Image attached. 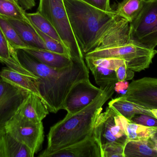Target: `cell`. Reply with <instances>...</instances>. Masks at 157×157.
<instances>
[{
	"label": "cell",
	"mask_w": 157,
	"mask_h": 157,
	"mask_svg": "<svg viewBox=\"0 0 157 157\" xmlns=\"http://www.w3.org/2000/svg\"><path fill=\"white\" fill-rule=\"evenodd\" d=\"M32 25L37 33L39 35L40 37L44 42L47 50L66 55L71 58V54L69 50L62 42L58 41L53 39V38L44 34L36 28L33 24Z\"/></svg>",
	"instance_id": "83f0119b"
},
{
	"label": "cell",
	"mask_w": 157,
	"mask_h": 157,
	"mask_svg": "<svg viewBox=\"0 0 157 157\" xmlns=\"http://www.w3.org/2000/svg\"><path fill=\"white\" fill-rule=\"evenodd\" d=\"M0 16L6 19L29 22L25 11L18 3L9 0H0Z\"/></svg>",
	"instance_id": "484cf974"
},
{
	"label": "cell",
	"mask_w": 157,
	"mask_h": 157,
	"mask_svg": "<svg viewBox=\"0 0 157 157\" xmlns=\"http://www.w3.org/2000/svg\"><path fill=\"white\" fill-rule=\"evenodd\" d=\"M151 139H152L153 142H154V143H155V148L157 152V141L153 138H151Z\"/></svg>",
	"instance_id": "74e56055"
},
{
	"label": "cell",
	"mask_w": 157,
	"mask_h": 157,
	"mask_svg": "<svg viewBox=\"0 0 157 157\" xmlns=\"http://www.w3.org/2000/svg\"><path fill=\"white\" fill-rule=\"evenodd\" d=\"M92 6L104 11H112L110 5V0H82Z\"/></svg>",
	"instance_id": "d6a6232c"
},
{
	"label": "cell",
	"mask_w": 157,
	"mask_h": 157,
	"mask_svg": "<svg viewBox=\"0 0 157 157\" xmlns=\"http://www.w3.org/2000/svg\"><path fill=\"white\" fill-rule=\"evenodd\" d=\"M0 62L5 64L7 67L20 73L38 78L27 70L20 64L16 49L8 42L0 27Z\"/></svg>",
	"instance_id": "e0dca14e"
},
{
	"label": "cell",
	"mask_w": 157,
	"mask_h": 157,
	"mask_svg": "<svg viewBox=\"0 0 157 157\" xmlns=\"http://www.w3.org/2000/svg\"><path fill=\"white\" fill-rule=\"evenodd\" d=\"M38 12L51 23L70 52L71 58L76 61L85 60L69 21L63 0H39Z\"/></svg>",
	"instance_id": "277c9868"
},
{
	"label": "cell",
	"mask_w": 157,
	"mask_h": 157,
	"mask_svg": "<svg viewBox=\"0 0 157 157\" xmlns=\"http://www.w3.org/2000/svg\"><path fill=\"white\" fill-rule=\"evenodd\" d=\"M86 64H90L96 66L115 71L121 65L126 64L122 59L116 58H85ZM126 65V64H125Z\"/></svg>",
	"instance_id": "f1b7e54d"
},
{
	"label": "cell",
	"mask_w": 157,
	"mask_h": 157,
	"mask_svg": "<svg viewBox=\"0 0 157 157\" xmlns=\"http://www.w3.org/2000/svg\"><path fill=\"white\" fill-rule=\"evenodd\" d=\"M152 138H154V139H155L157 141V131L155 133L154 135V136L152 137Z\"/></svg>",
	"instance_id": "f35d334b"
},
{
	"label": "cell",
	"mask_w": 157,
	"mask_h": 157,
	"mask_svg": "<svg viewBox=\"0 0 157 157\" xmlns=\"http://www.w3.org/2000/svg\"><path fill=\"white\" fill-rule=\"evenodd\" d=\"M0 27L10 45L15 49L29 48L7 19L0 16Z\"/></svg>",
	"instance_id": "4316f807"
},
{
	"label": "cell",
	"mask_w": 157,
	"mask_h": 157,
	"mask_svg": "<svg viewBox=\"0 0 157 157\" xmlns=\"http://www.w3.org/2000/svg\"><path fill=\"white\" fill-rule=\"evenodd\" d=\"M23 67L36 76L39 90L50 112L63 109L66 97L74 86L89 79V70L85 61H76L63 69H55L40 62L22 49H16Z\"/></svg>",
	"instance_id": "6da1fadb"
},
{
	"label": "cell",
	"mask_w": 157,
	"mask_h": 157,
	"mask_svg": "<svg viewBox=\"0 0 157 157\" xmlns=\"http://www.w3.org/2000/svg\"><path fill=\"white\" fill-rule=\"evenodd\" d=\"M26 15L29 21L40 31L63 43L60 37L54 27L40 13L37 11L34 13H26Z\"/></svg>",
	"instance_id": "d4e9b609"
},
{
	"label": "cell",
	"mask_w": 157,
	"mask_h": 157,
	"mask_svg": "<svg viewBox=\"0 0 157 157\" xmlns=\"http://www.w3.org/2000/svg\"><path fill=\"white\" fill-rule=\"evenodd\" d=\"M93 131L101 146L111 143L124 146L127 141L121 115L109 106L99 114Z\"/></svg>",
	"instance_id": "52a82bcc"
},
{
	"label": "cell",
	"mask_w": 157,
	"mask_h": 157,
	"mask_svg": "<svg viewBox=\"0 0 157 157\" xmlns=\"http://www.w3.org/2000/svg\"><path fill=\"white\" fill-rule=\"evenodd\" d=\"M131 43L150 50L157 46V0H146L137 17L130 23Z\"/></svg>",
	"instance_id": "8992f818"
},
{
	"label": "cell",
	"mask_w": 157,
	"mask_h": 157,
	"mask_svg": "<svg viewBox=\"0 0 157 157\" xmlns=\"http://www.w3.org/2000/svg\"><path fill=\"white\" fill-rule=\"evenodd\" d=\"M124 157H157L155 143L147 140H127L124 147Z\"/></svg>",
	"instance_id": "ffe728a7"
},
{
	"label": "cell",
	"mask_w": 157,
	"mask_h": 157,
	"mask_svg": "<svg viewBox=\"0 0 157 157\" xmlns=\"http://www.w3.org/2000/svg\"><path fill=\"white\" fill-rule=\"evenodd\" d=\"M115 83L106 87L91 103L81 110L68 114L51 127L47 138V148L38 156L50 157L52 155L86 138L92 133L102 107L112 96Z\"/></svg>",
	"instance_id": "7a4b0ae2"
},
{
	"label": "cell",
	"mask_w": 157,
	"mask_h": 157,
	"mask_svg": "<svg viewBox=\"0 0 157 157\" xmlns=\"http://www.w3.org/2000/svg\"><path fill=\"white\" fill-rule=\"evenodd\" d=\"M122 98L148 109H157V78L144 77L133 80Z\"/></svg>",
	"instance_id": "9c48e42d"
},
{
	"label": "cell",
	"mask_w": 157,
	"mask_h": 157,
	"mask_svg": "<svg viewBox=\"0 0 157 157\" xmlns=\"http://www.w3.org/2000/svg\"><path fill=\"white\" fill-rule=\"evenodd\" d=\"M49 111L40 98L29 93L23 100L13 118L29 123H39L49 113Z\"/></svg>",
	"instance_id": "4fadbf2b"
},
{
	"label": "cell",
	"mask_w": 157,
	"mask_h": 157,
	"mask_svg": "<svg viewBox=\"0 0 157 157\" xmlns=\"http://www.w3.org/2000/svg\"><path fill=\"white\" fill-rule=\"evenodd\" d=\"M0 77L19 89L37 95L42 100L37 78L15 72L7 67L2 68L0 72Z\"/></svg>",
	"instance_id": "9a60e30c"
},
{
	"label": "cell",
	"mask_w": 157,
	"mask_h": 157,
	"mask_svg": "<svg viewBox=\"0 0 157 157\" xmlns=\"http://www.w3.org/2000/svg\"><path fill=\"white\" fill-rule=\"evenodd\" d=\"M131 121L136 124L143 126L157 128V119L150 115L137 114L131 120Z\"/></svg>",
	"instance_id": "4dcf8cb0"
},
{
	"label": "cell",
	"mask_w": 157,
	"mask_h": 157,
	"mask_svg": "<svg viewBox=\"0 0 157 157\" xmlns=\"http://www.w3.org/2000/svg\"><path fill=\"white\" fill-rule=\"evenodd\" d=\"M29 93L0 79V127H4L13 118Z\"/></svg>",
	"instance_id": "30bf717a"
},
{
	"label": "cell",
	"mask_w": 157,
	"mask_h": 157,
	"mask_svg": "<svg viewBox=\"0 0 157 157\" xmlns=\"http://www.w3.org/2000/svg\"><path fill=\"white\" fill-rule=\"evenodd\" d=\"M19 5L25 10H31L36 6L35 0H17Z\"/></svg>",
	"instance_id": "e575fe53"
},
{
	"label": "cell",
	"mask_w": 157,
	"mask_h": 157,
	"mask_svg": "<svg viewBox=\"0 0 157 157\" xmlns=\"http://www.w3.org/2000/svg\"><path fill=\"white\" fill-rule=\"evenodd\" d=\"M34 155L25 145L6 132L0 141V157H33Z\"/></svg>",
	"instance_id": "d6986e66"
},
{
	"label": "cell",
	"mask_w": 157,
	"mask_h": 157,
	"mask_svg": "<svg viewBox=\"0 0 157 157\" xmlns=\"http://www.w3.org/2000/svg\"><path fill=\"white\" fill-rule=\"evenodd\" d=\"M146 0H123L115 10L118 16L132 23L140 14Z\"/></svg>",
	"instance_id": "603a6c76"
},
{
	"label": "cell",
	"mask_w": 157,
	"mask_h": 157,
	"mask_svg": "<svg viewBox=\"0 0 157 157\" xmlns=\"http://www.w3.org/2000/svg\"><path fill=\"white\" fill-rule=\"evenodd\" d=\"M40 62L55 69H63L73 62L71 57L47 50L27 48L22 49Z\"/></svg>",
	"instance_id": "ac0fdd59"
},
{
	"label": "cell",
	"mask_w": 157,
	"mask_h": 157,
	"mask_svg": "<svg viewBox=\"0 0 157 157\" xmlns=\"http://www.w3.org/2000/svg\"><path fill=\"white\" fill-rule=\"evenodd\" d=\"M103 90L92 84L89 79L80 81L68 94L63 110L68 114L75 113L91 103Z\"/></svg>",
	"instance_id": "8fae6325"
},
{
	"label": "cell",
	"mask_w": 157,
	"mask_h": 157,
	"mask_svg": "<svg viewBox=\"0 0 157 157\" xmlns=\"http://www.w3.org/2000/svg\"><path fill=\"white\" fill-rule=\"evenodd\" d=\"M129 83L127 81H118L115 83L114 91L121 96L125 95L129 86Z\"/></svg>",
	"instance_id": "836d02e7"
},
{
	"label": "cell",
	"mask_w": 157,
	"mask_h": 157,
	"mask_svg": "<svg viewBox=\"0 0 157 157\" xmlns=\"http://www.w3.org/2000/svg\"><path fill=\"white\" fill-rule=\"evenodd\" d=\"M130 30V22L117 15L104 29L96 49L121 46L131 43Z\"/></svg>",
	"instance_id": "7c38bea8"
},
{
	"label": "cell",
	"mask_w": 157,
	"mask_h": 157,
	"mask_svg": "<svg viewBox=\"0 0 157 157\" xmlns=\"http://www.w3.org/2000/svg\"><path fill=\"white\" fill-rule=\"evenodd\" d=\"M6 19L29 48L46 50L44 42L30 21L28 22L17 19Z\"/></svg>",
	"instance_id": "2e32d148"
},
{
	"label": "cell",
	"mask_w": 157,
	"mask_h": 157,
	"mask_svg": "<svg viewBox=\"0 0 157 157\" xmlns=\"http://www.w3.org/2000/svg\"><path fill=\"white\" fill-rule=\"evenodd\" d=\"M150 111L152 112V114L154 115V117L156 118L157 119V109H150Z\"/></svg>",
	"instance_id": "8d00e7d4"
},
{
	"label": "cell",
	"mask_w": 157,
	"mask_h": 157,
	"mask_svg": "<svg viewBox=\"0 0 157 157\" xmlns=\"http://www.w3.org/2000/svg\"><path fill=\"white\" fill-rule=\"evenodd\" d=\"M4 129L6 132L27 147L34 155L42 148L44 141L42 122L33 124L13 118L6 124Z\"/></svg>",
	"instance_id": "ba28073f"
},
{
	"label": "cell",
	"mask_w": 157,
	"mask_h": 157,
	"mask_svg": "<svg viewBox=\"0 0 157 157\" xmlns=\"http://www.w3.org/2000/svg\"><path fill=\"white\" fill-rule=\"evenodd\" d=\"M115 72L118 81L132 80L134 77V72L127 68L125 64L118 67Z\"/></svg>",
	"instance_id": "1f68e13d"
},
{
	"label": "cell",
	"mask_w": 157,
	"mask_h": 157,
	"mask_svg": "<svg viewBox=\"0 0 157 157\" xmlns=\"http://www.w3.org/2000/svg\"><path fill=\"white\" fill-rule=\"evenodd\" d=\"M69 21L84 54L96 49L106 27L117 16L114 10L102 11L82 0H63Z\"/></svg>",
	"instance_id": "3957f363"
},
{
	"label": "cell",
	"mask_w": 157,
	"mask_h": 157,
	"mask_svg": "<svg viewBox=\"0 0 157 157\" xmlns=\"http://www.w3.org/2000/svg\"><path fill=\"white\" fill-rule=\"evenodd\" d=\"M157 53L156 50H150L130 43L125 45L96 49L84 55L87 58H116L122 59L127 68L136 72L147 69Z\"/></svg>",
	"instance_id": "5b68a950"
},
{
	"label": "cell",
	"mask_w": 157,
	"mask_h": 157,
	"mask_svg": "<svg viewBox=\"0 0 157 157\" xmlns=\"http://www.w3.org/2000/svg\"><path fill=\"white\" fill-rule=\"evenodd\" d=\"M9 1H12V2H14L18 4L17 0H9Z\"/></svg>",
	"instance_id": "ab89813d"
},
{
	"label": "cell",
	"mask_w": 157,
	"mask_h": 157,
	"mask_svg": "<svg viewBox=\"0 0 157 157\" xmlns=\"http://www.w3.org/2000/svg\"><path fill=\"white\" fill-rule=\"evenodd\" d=\"M5 133V131L4 127H0V141Z\"/></svg>",
	"instance_id": "d590c367"
},
{
	"label": "cell",
	"mask_w": 157,
	"mask_h": 157,
	"mask_svg": "<svg viewBox=\"0 0 157 157\" xmlns=\"http://www.w3.org/2000/svg\"><path fill=\"white\" fill-rule=\"evenodd\" d=\"M108 106L130 120L137 114H146L154 117L150 109L126 100L121 96L112 99L109 102Z\"/></svg>",
	"instance_id": "44dd1931"
},
{
	"label": "cell",
	"mask_w": 157,
	"mask_h": 157,
	"mask_svg": "<svg viewBox=\"0 0 157 157\" xmlns=\"http://www.w3.org/2000/svg\"><path fill=\"white\" fill-rule=\"evenodd\" d=\"M124 146L117 143H111L101 146L102 157H124Z\"/></svg>",
	"instance_id": "f546056e"
},
{
	"label": "cell",
	"mask_w": 157,
	"mask_h": 157,
	"mask_svg": "<svg viewBox=\"0 0 157 157\" xmlns=\"http://www.w3.org/2000/svg\"><path fill=\"white\" fill-rule=\"evenodd\" d=\"M121 119L127 135V140H149L157 131V128L136 124L122 115Z\"/></svg>",
	"instance_id": "7402d4cb"
},
{
	"label": "cell",
	"mask_w": 157,
	"mask_h": 157,
	"mask_svg": "<svg viewBox=\"0 0 157 157\" xmlns=\"http://www.w3.org/2000/svg\"><path fill=\"white\" fill-rule=\"evenodd\" d=\"M50 157H102L101 144L93 131L84 140L54 153Z\"/></svg>",
	"instance_id": "5bb4252c"
},
{
	"label": "cell",
	"mask_w": 157,
	"mask_h": 157,
	"mask_svg": "<svg viewBox=\"0 0 157 157\" xmlns=\"http://www.w3.org/2000/svg\"><path fill=\"white\" fill-rule=\"evenodd\" d=\"M89 70L92 73L95 82L100 88L104 89L106 87L118 81L115 71L86 64Z\"/></svg>",
	"instance_id": "cb8c5ba5"
}]
</instances>
